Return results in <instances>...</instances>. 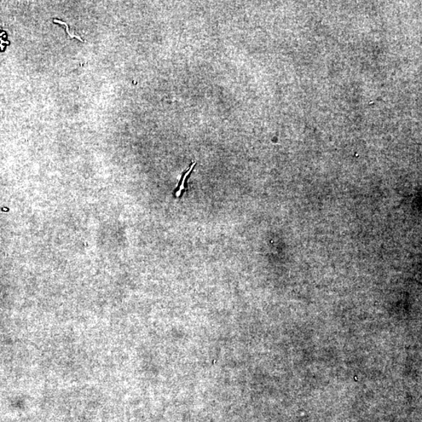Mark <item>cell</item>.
<instances>
[{
    "label": "cell",
    "mask_w": 422,
    "mask_h": 422,
    "mask_svg": "<svg viewBox=\"0 0 422 422\" xmlns=\"http://www.w3.org/2000/svg\"><path fill=\"white\" fill-rule=\"evenodd\" d=\"M195 166H196V163L194 162V163L191 164L189 169L187 171H184L183 172V174L180 179V182H179L178 184V187L174 191V193H173L174 194L176 198H181L182 194L184 192H186V191L187 190L188 178L189 176L191 175V173H192V171H193Z\"/></svg>",
    "instance_id": "cell-1"
}]
</instances>
